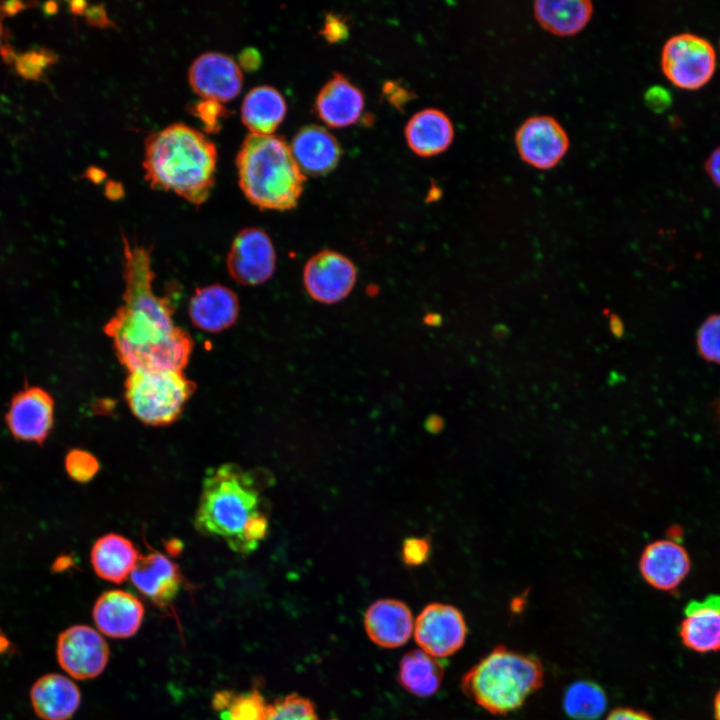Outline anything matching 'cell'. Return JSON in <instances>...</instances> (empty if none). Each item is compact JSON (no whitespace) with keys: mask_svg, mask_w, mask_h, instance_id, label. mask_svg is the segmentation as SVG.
<instances>
[{"mask_svg":"<svg viewBox=\"0 0 720 720\" xmlns=\"http://www.w3.org/2000/svg\"><path fill=\"white\" fill-rule=\"evenodd\" d=\"M139 556L129 539L110 533L97 539L91 549L90 559L97 576L119 584L130 577Z\"/></svg>","mask_w":720,"mask_h":720,"instance_id":"cb8c5ba5","label":"cell"},{"mask_svg":"<svg viewBox=\"0 0 720 720\" xmlns=\"http://www.w3.org/2000/svg\"><path fill=\"white\" fill-rule=\"evenodd\" d=\"M2 34H3V29H2V24L0 21V47H1V42H2Z\"/></svg>","mask_w":720,"mask_h":720,"instance_id":"c3c4849f","label":"cell"},{"mask_svg":"<svg viewBox=\"0 0 720 720\" xmlns=\"http://www.w3.org/2000/svg\"><path fill=\"white\" fill-rule=\"evenodd\" d=\"M431 553V543L428 538L409 537L402 545V560L409 567L425 563Z\"/></svg>","mask_w":720,"mask_h":720,"instance_id":"e575fe53","label":"cell"},{"mask_svg":"<svg viewBox=\"0 0 720 720\" xmlns=\"http://www.w3.org/2000/svg\"><path fill=\"white\" fill-rule=\"evenodd\" d=\"M262 488L255 472L236 464L210 469L194 517L196 530L222 539L236 553L255 551L269 530Z\"/></svg>","mask_w":720,"mask_h":720,"instance_id":"7a4b0ae2","label":"cell"},{"mask_svg":"<svg viewBox=\"0 0 720 720\" xmlns=\"http://www.w3.org/2000/svg\"><path fill=\"white\" fill-rule=\"evenodd\" d=\"M124 243L123 304L105 324L120 363L128 372L183 370L192 349L191 336L174 324L169 301L153 290L150 250Z\"/></svg>","mask_w":720,"mask_h":720,"instance_id":"6da1fadb","label":"cell"},{"mask_svg":"<svg viewBox=\"0 0 720 720\" xmlns=\"http://www.w3.org/2000/svg\"><path fill=\"white\" fill-rule=\"evenodd\" d=\"M238 313L239 303L235 293L219 284L197 289L189 303L192 323L209 332H219L230 327Z\"/></svg>","mask_w":720,"mask_h":720,"instance_id":"44dd1931","label":"cell"},{"mask_svg":"<svg viewBox=\"0 0 720 720\" xmlns=\"http://www.w3.org/2000/svg\"><path fill=\"white\" fill-rule=\"evenodd\" d=\"M645 100L653 110L658 111L664 109L669 104L670 97L665 89L654 86L647 90Z\"/></svg>","mask_w":720,"mask_h":720,"instance_id":"f35d334b","label":"cell"},{"mask_svg":"<svg viewBox=\"0 0 720 720\" xmlns=\"http://www.w3.org/2000/svg\"><path fill=\"white\" fill-rule=\"evenodd\" d=\"M602 313L609 320V329L612 335L617 339L622 338L624 335V325L621 318L616 313L612 312L610 308H604Z\"/></svg>","mask_w":720,"mask_h":720,"instance_id":"b9f144b4","label":"cell"},{"mask_svg":"<svg viewBox=\"0 0 720 720\" xmlns=\"http://www.w3.org/2000/svg\"><path fill=\"white\" fill-rule=\"evenodd\" d=\"M357 279L354 263L345 255L323 250L305 264L303 283L309 296L323 304H334L346 298Z\"/></svg>","mask_w":720,"mask_h":720,"instance_id":"30bf717a","label":"cell"},{"mask_svg":"<svg viewBox=\"0 0 720 720\" xmlns=\"http://www.w3.org/2000/svg\"><path fill=\"white\" fill-rule=\"evenodd\" d=\"M444 677L441 662L421 649L406 652L399 662L398 682L410 694L430 697L440 688Z\"/></svg>","mask_w":720,"mask_h":720,"instance_id":"83f0119b","label":"cell"},{"mask_svg":"<svg viewBox=\"0 0 720 720\" xmlns=\"http://www.w3.org/2000/svg\"><path fill=\"white\" fill-rule=\"evenodd\" d=\"M286 114V102L274 87L252 88L243 99L241 119L251 134L270 135Z\"/></svg>","mask_w":720,"mask_h":720,"instance_id":"484cf974","label":"cell"},{"mask_svg":"<svg viewBox=\"0 0 720 720\" xmlns=\"http://www.w3.org/2000/svg\"><path fill=\"white\" fill-rule=\"evenodd\" d=\"M716 53L712 44L702 36L684 32L671 36L661 53V67L665 76L676 86L697 89L713 75Z\"/></svg>","mask_w":720,"mask_h":720,"instance_id":"52a82bcc","label":"cell"},{"mask_svg":"<svg viewBox=\"0 0 720 720\" xmlns=\"http://www.w3.org/2000/svg\"><path fill=\"white\" fill-rule=\"evenodd\" d=\"M510 335V329L503 323L496 324L491 332V336L495 341H503Z\"/></svg>","mask_w":720,"mask_h":720,"instance_id":"ee69618b","label":"cell"},{"mask_svg":"<svg viewBox=\"0 0 720 720\" xmlns=\"http://www.w3.org/2000/svg\"><path fill=\"white\" fill-rule=\"evenodd\" d=\"M467 624L453 605L434 602L426 605L414 622V638L421 650L439 659L458 652L467 637Z\"/></svg>","mask_w":720,"mask_h":720,"instance_id":"ba28073f","label":"cell"},{"mask_svg":"<svg viewBox=\"0 0 720 720\" xmlns=\"http://www.w3.org/2000/svg\"><path fill=\"white\" fill-rule=\"evenodd\" d=\"M6 422L12 435L42 444L54 423V399L38 386H26L11 399Z\"/></svg>","mask_w":720,"mask_h":720,"instance_id":"4fadbf2b","label":"cell"},{"mask_svg":"<svg viewBox=\"0 0 720 720\" xmlns=\"http://www.w3.org/2000/svg\"><path fill=\"white\" fill-rule=\"evenodd\" d=\"M30 699L38 717L44 720H67L79 708L81 693L68 677L50 673L33 684Z\"/></svg>","mask_w":720,"mask_h":720,"instance_id":"ffe728a7","label":"cell"},{"mask_svg":"<svg viewBox=\"0 0 720 720\" xmlns=\"http://www.w3.org/2000/svg\"><path fill=\"white\" fill-rule=\"evenodd\" d=\"M9 647L8 638L0 631V655L4 653Z\"/></svg>","mask_w":720,"mask_h":720,"instance_id":"bcb514c9","label":"cell"},{"mask_svg":"<svg viewBox=\"0 0 720 720\" xmlns=\"http://www.w3.org/2000/svg\"><path fill=\"white\" fill-rule=\"evenodd\" d=\"M239 185L255 206L289 210L297 205L304 175L282 137L249 134L236 159Z\"/></svg>","mask_w":720,"mask_h":720,"instance_id":"277c9868","label":"cell"},{"mask_svg":"<svg viewBox=\"0 0 720 720\" xmlns=\"http://www.w3.org/2000/svg\"><path fill=\"white\" fill-rule=\"evenodd\" d=\"M266 720H320V718L315 704L309 698L292 693L269 703Z\"/></svg>","mask_w":720,"mask_h":720,"instance_id":"4dcf8cb0","label":"cell"},{"mask_svg":"<svg viewBox=\"0 0 720 720\" xmlns=\"http://www.w3.org/2000/svg\"><path fill=\"white\" fill-rule=\"evenodd\" d=\"M221 720H266L269 703L257 689L235 693L220 691L212 701Z\"/></svg>","mask_w":720,"mask_h":720,"instance_id":"f546056e","label":"cell"},{"mask_svg":"<svg viewBox=\"0 0 720 720\" xmlns=\"http://www.w3.org/2000/svg\"><path fill=\"white\" fill-rule=\"evenodd\" d=\"M515 143L522 160L542 170L556 166L569 147L566 131L548 115L526 119L516 131Z\"/></svg>","mask_w":720,"mask_h":720,"instance_id":"7c38bea8","label":"cell"},{"mask_svg":"<svg viewBox=\"0 0 720 720\" xmlns=\"http://www.w3.org/2000/svg\"><path fill=\"white\" fill-rule=\"evenodd\" d=\"M217 150L202 132L174 123L145 140L143 168L153 189L171 191L200 205L215 181Z\"/></svg>","mask_w":720,"mask_h":720,"instance_id":"3957f363","label":"cell"},{"mask_svg":"<svg viewBox=\"0 0 720 720\" xmlns=\"http://www.w3.org/2000/svg\"><path fill=\"white\" fill-rule=\"evenodd\" d=\"M718 415H719V418H720V399H719V405H718Z\"/></svg>","mask_w":720,"mask_h":720,"instance_id":"681fc988","label":"cell"},{"mask_svg":"<svg viewBox=\"0 0 720 720\" xmlns=\"http://www.w3.org/2000/svg\"><path fill=\"white\" fill-rule=\"evenodd\" d=\"M543 681L544 670L537 657L497 646L463 675L461 688L484 710L506 715L519 709Z\"/></svg>","mask_w":720,"mask_h":720,"instance_id":"5b68a950","label":"cell"},{"mask_svg":"<svg viewBox=\"0 0 720 720\" xmlns=\"http://www.w3.org/2000/svg\"><path fill=\"white\" fill-rule=\"evenodd\" d=\"M405 135L408 145L415 153L432 156L448 148L454 137V129L445 113L428 108L410 118Z\"/></svg>","mask_w":720,"mask_h":720,"instance_id":"d4e9b609","label":"cell"},{"mask_svg":"<svg viewBox=\"0 0 720 720\" xmlns=\"http://www.w3.org/2000/svg\"><path fill=\"white\" fill-rule=\"evenodd\" d=\"M240 59L241 65L247 69L256 68V66L260 63V56L257 51L253 49L245 50L241 54Z\"/></svg>","mask_w":720,"mask_h":720,"instance_id":"7bdbcfd3","label":"cell"},{"mask_svg":"<svg viewBox=\"0 0 720 720\" xmlns=\"http://www.w3.org/2000/svg\"><path fill=\"white\" fill-rule=\"evenodd\" d=\"M364 628L369 639L382 648L404 645L414 630L410 608L396 599H380L365 612Z\"/></svg>","mask_w":720,"mask_h":720,"instance_id":"ac0fdd59","label":"cell"},{"mask_svg":"<svg viewBox=\"0 0 720 720\" xmlns=\"http://www.w3.org/2000/svg\"><path fill=\"white\" fill-rule=\"evenodd\" d=\"M606 720H655L645 711L630 708L619 707L612 710Z\"/></svg>","mask_w":720,"mask_h":720,"instance_id":"74e56055","label":"cell"},{"mask_svg":"<svg viewBox=\"0 0 720 720\" xmlns=\"http://www.w3.org/2000/svg\"><path fill=\"white\" fill-rule=\"evenodd\" d=\"M713 717L714 720H720V688L713 699Z\"/></svg>","mask_w":720,"mask_h":720,"instance_id":"f6af8a7d","label":"cell"},{"mask_svg":"<svg viewBox=\"0 0 720 720\" xmlns=\"http://www.w3.org/2000/svg\"><path fill=\"white\" fill-rule=\"evenodd\" d=\"M428 425L430 426V431H438L442 426V422L439 418L434 417L431 419Z\"/></svg>","mask_w":720,"mask_h":720,"instance_id":"7dc6e473","label":"cell"},{"mask_svg":"<svg viewBox=\"0 0 720 720\" xmlns=\"http://www.w3.org/2000/svg\"><path fill=\"white\" fill-rule=\"evenodd\" d=\"M242 81L238 64L219 52L201 54L189 69L190 85L202 99L229 101L240 92Z\"/></svg>","mask_w":720,"mask_h":720,"instance_id":"9a60e30c","label":"cell"},{"mask_svg":"<svg viewBox=\"0 0 720 720\" xmlns=\"http://www.w3.org/2000/svg\"><path fill=\"white\" fill-rule=\"evenodd\" d=\"M65 469L71 479L85 483L96 475L99 470V462L88 451L72 449L65 457Z\"/></svg>","mask_w":720,"mask_h":720,"instance_id":"d6a6232c","label":"cell"},{"mask_svg":"<svg viewBox=\"0 0 720 720\" xmlns=\"http://www.w3.org/2000/svg\"><path fill=\"white\" fill-rule=\"evenodd\" d=\"M364 98L348 79L335 74L320 90L316 99L319 117L333 127L348 126L361 115Z\"/></svg>","mask_w":720,"mask_h":720,"instance_id":"7402d4cb","label":"cell"},{"mask_svg":"<svg viewBox=\"0 0 720 720\" xmlns=\"http://www.w3.org/2000/svg\"><path fill=\"white\" fill-rule=\"evenodd\" d=\"M290 148L300 169L311 174L329 172L336 166L341 154L334 136L318 125L301 128Z\"/></svg>","mask_w":720,"mask_h":720,"instance_id":"603a6c76","label":"cell"},{"mask_svg":"<svg viewBox=\"0 0 720 720\" xmlns=\"http://www.w3.org/2000/svg\"><path fill=\"white\" fill-rule=\"evenodd\" d=\"M130 579L140 593L159 607L169 605L182 585L178 565L159 552L140 555Z\"/></svg>","mask_w":720,"mask_h":720,"instance_id":"2e32d148","label":"cell"},{"mask_svg":"<svg viewBox=\"0 0 720 720\" xmlns=\"http://www.w3.org/2000/svg\"><path fill=\"white\" fill-rule=\"evenodd\" d=\"M195 389L183 370H137L128 372L125 399L142 423L167 426L180 417Z\"/></svg>","mask_w":720,"mask_h":720,"instance_id":"8992f818","label":"cell"},{"mask_svg":"<svg viewBox=\"0 0 720 720\" xmlns=\"http://www.w3.org/2000/svg\"><path fill=\"white\" fill-rule=\"evenodd\" d=\"M643 579L660 591L678 588L691 570L686 548L676 539H659L649 543L639 560Z\"/></svg>","mask_w":720,"mask_h":720,"instance_id":"5bb4252c","label":"cell"},{"mask_svg":"<svg viewBox=\"0 0 720 720\" xmlns=\"http://www.w3.org/2000/svg\"><path fill=\"white\" fill-rule=\"evenodd\" d=\"M679 628L682 644L697 653L720 651V595L690 601Z\"/></svg>","mask_w":720,"mask_h":720,"instance_id":"d6986e66","label":"cell"},{"mask_svg":"<svg viewBox=\"0 0 720 720\" xmlns=\"http://www.w3.org/2000/svg\"><path fill=\"white\" fill-rule=\"evenodd\" d=\"M57 660L61 668L79 680L99 676L109 661V646L102 635L87 625H74L57 639Z\"/></svg>","mask_w":720,"mask_h":720,"instance_id":"9c48e42d","label":"cell"},{"mask_svg":"<svg viewBox=\"0 0 720 720\" xmlns=\"http://www.w3.org/2000/svg\"><path fill=\"white\" fill-rule=\"evenodd\" d=\"M52 58L46 51H31L18 58L16 67L23 77L37 78L43 68L52 62Z\"/></svg>","mask_w":720,"mask_h":720,"instance_id":"d590c367","label":"cell"},{"mask_svg":"<svg viewBox=\"0 0 720 720\" xmlns=\"http://www.w3.org/2000/svg\"><path fill=\"white\" fill-rule=\"evenodd\" d=\"M563 709L573 720H598L607 709V695L603 688L590 680H578L564 691Z\"/></svg>","mask_w":720,"mask_h":720,"instance_id":"f1b7e54d","label":"cell"},{"mask_svg":"<svg viewBox=\"0 0 720 720\" xmlns=\"http://www.w3.org/2000/svg\"><path fill=\"white\" fill-rule=\"evenodd\" d=\"M275 265V249L265 231L249 227L234 238L227 256V268L237 283L262 284L272 277Z\"/></svg>","mask_w":720,"mask_h":720,"instance_id":"8fae6325","label":"cell"},{"mask_svg":"<svg viewBox=\"0 0 720 720\" xmlns=\"http://www.w3.org/2000/svg\"><path fill=\"white\" fill-rule=\"evenodd\" d=\"M191 112L203 123L209 133H215L220 128V120L228 115V110L221 102L202 99L191 106Z\"/></svg>","mask_w":720,"mask_h":720,"instance_id":"836d02e7","label":"cell"},{"mask_svg":"<svg viewBox=\"0 0 720 720\" xmlns=\"http://www.w3.org/2000/svg\"><path fill=\"white\" fill-rule=\"evenodd\" d=\"M533 11L545 30L558 36H571L589 22L593 6L588 0H538L534 2Z\"/></svg>","mask_w":720,"mask_h":720,"instance_id":"4316f807","label":"cell"},{"mask_svg":"<svg viewBox=\"0 0 720 720\" xmlns=\"http://www.w3.org/2000/svg\"><path fill=\"white\" fill-rule=\"evenodd\" d=\"M697 349L703 359L720 363V314L709 316L697 332Z\"/></svg>","mask_w":720,"mask_h":720,"instance_id":"1f68e13d","label":"cell"},{"mask_svg":"<svg viewBox=\"0 0 720 720\" xmlns=\"http://www.w3.org/2000/svg\"><path fill=\"white\" fill-rule=\"evenodd\" d=\"M144 613L142 602L135 595L123 590L102 593L92 611L98 630L115 639L135 635L142 624Z\"/></svg>","mask_w":720,"mask_h":720,"instance_id":"e0dca14e","label":"cell"},{"mask_svg":"<svg viewBox=\"0 0 720 720\" xmlns=\"http://www.w3.org/2000/svg\"><path fill=\"white\" fill-rule=\"evenodd\" d=\"M85 15L91 24L107 27L111 25V22L106 16V12L102 6H93L85 9Z\"/></svg>","mask_w":720,"mask_h":720,"instance_id":"60d3db41","label":"cell"},{"mask_svg":"<svg viewBox=\"0 0 720 720\" xmlns=\"http://www.w3.org/2000/svg\"><path fill=\"white\" fill-rule=\"evenodd\" d=\"M705 166L713 182L720 187V146L711 152Z\"/></svg>","mask_w":720,"mask_h":720,"instance_id":"ab89813d","label":"cell"},{"mask_svg":"<svg viewBox=\"0 0 720 720\" xmlns=\"http://www.w3.org/2000/svg\"><path fill=\"white\" fill-rule=\"evenodd\" d=\"M322 33L329 41H339L347 36L348 28L342 18L329 14L325 19Z\"/></svg>","mask_w":720,"mask_h":720,"instance_id":"8d00e7d4","label":"cell"}]
</instances>
